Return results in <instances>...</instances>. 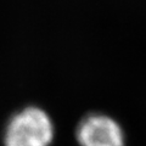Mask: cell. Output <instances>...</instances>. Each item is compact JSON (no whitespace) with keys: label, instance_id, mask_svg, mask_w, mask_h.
Listing matches in <instances>:
<instances>
[{"label":"cell","instance_id":"cell-1","mask_svg":"<svg viewBox=\"0 0 146 146\" xmlns=\"http://www.w3.org/2000/svg\"><path fill=\"white\" fill-rule=\"evenodd\" d=\"M56 125L44 107L28 104L15 110L1 129L3 146H51Z\"/></svg>","mask_w":146,"mask_h":146},{"label":"cell","instance_id":"cell-2","mask_svg":"<svg viewBox=\"0 0 146 146\" xmlns=\"http://www.w3.org/2000/svg\"><path fill=\"white\" fill-rule=\"evenodd\" d=\"M78 146H127V133L119 121L101 111L86 112L74 128Z\"/></svg>","mask_w":146,"mask_h":146}]
</instances>
